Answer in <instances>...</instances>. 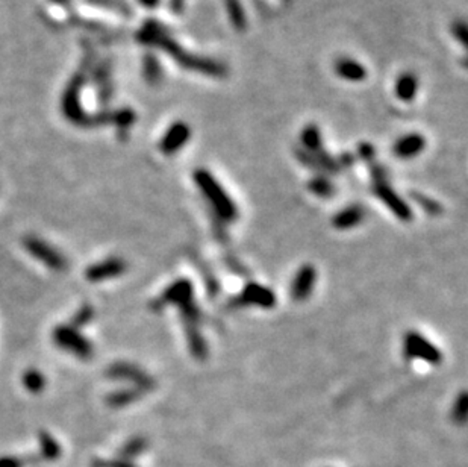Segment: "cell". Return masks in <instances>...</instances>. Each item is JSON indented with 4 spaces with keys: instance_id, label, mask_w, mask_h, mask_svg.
Wrapping results in <instances>:
<instances>
[{
    "instance_id": "6da1fadb",
    "label": "cell",
    "mask_w": 468,
    "mask_h": 467,
    "mask_svg": "<svg viewBox=\"0 0 468 467\" xmlns=\"http://www.w3.org/2000/svg\"><path fill=\"white\" fill-rule=\"evenodd\" d=\"M194 182L199 187L202 194L207 198L212 209L215 211L218 218L223 222H233L238 217V208L231 196L224 192L223 185L212 174L199 169L194 172Z\"/></svg>"
},
{
    "instance_id": "7a4b0ae2",
    "label": "cell",
    "mask_w": 468,
    "mask_h": 467,
    "mask_svg": "<svg viewBox=\"0 0 468 467\" xmlns=\"http://www.w3.org/2000/svg\"><path fill=\"white\" fill-rule=\"evenodd\" d=\"M52 339L58 348L76 355L80 360H90L94 352L91 343L70 325L56 326L54 330Z\"/></svg>"
},
{
    "instance_id": "3957f363",
    "label": "cell",
    "mask_w": 468,
    "mask_h": 467,
    "mask_svg": "<svg viewBox=\"0 0 468 467\" xmlns=\"http://www.w3.org/2000/svg\"><path fill=\"white\" fill-rule=\"evenodd\" d=\"M403 352L406 358L421 360L429 364H440L443 361V354L435 345H432L426 337L415 331H409L403 339Z\"/></svg>"
},
{
    "instance_id": "277c9868",
    "label": "cell",
    "mask_w": 468,
    "mask_h": 467,
    "mask_svg": "<svg viewBox=\"0 0 468 467\" xmlns=\"http://www.w3.org/2000/svg\"><path fill=\"white\" fill-rule=\"evenodd\" d=\"M25 249L35 257L38 261H41L43 264L47 266L49 269L56 270V272H62V270L67 269V260H65L64 255L54 249L45 240H41L38 237H27L25 238Z\"/></svg>"
},
{
    "instance_id": "5b68a950",
    "label": "cell",
    "mask_w": 468,
    "mask_h": 467,
    "mask_svg": "<svg viewBox=\"0 0 468 467\" xmlns=\"http://www.w3.org/2000/svg\"><path fill=\"white\" fill-rule=\"evenodd\" d=\"M231 304H233L237 308L238 306L257 305L264 310H270L276 305V295L268 287L259 286L257 282H250L247 284L239 295L232 299Z\"/></svg>"
},
{
    "instance_id": "8992f818",
    "label": "cell",
    "mask_w": 468,
    "mask_h": 467,
    "mask_svg": "<svg viewBox=\"0 0 468 467\" xmlns=\"http://www.w3.org/2000/svg\"><path fill=\"white\" fill-rule=\"evenodd\" d=\"M375 193L377 198L391 209V213L394 216H397L400 220L403 222L411 220L412 218L411 208H409L408 203L388 185V182L385 181V178L375 179Z\"/></svg>"
},
{
    "instance_id": "52a82bcc",
    "label": "cell",
    "mask_w": 468,
    "mask_h": 467,
    "mask_svg": "<svg viewBox=\"0 0 468 467\" xmlns=\"http://www.w3.org/2000/svg\"><path fill=\"white\" fill-rule=\"evenodd\" d=\"M106 374L113 379H124V381H130L134 384V387H137V389H140L143 391H148L155 387V379H152L148 374H145V372L138 369L130 363H115L108 369Z\"/></svg>"
},
{
    "instance_id": "ba28073f",
    "label": "cell",
    "mask_w": 468,
    "mask_h": 467,
    "mask_svg": "<svg viewBox=\"0 0 468 467\" xmlns=\"http://www.w3.org/2000/svg\"><path fill=\"white\" fill-rule=\"evenodd\" d=\"M189 302H193V286L188 280H179L176 282H173L170 287H168L159 299L153 301L150 304L152 310L159 311L167 304H174L178 305L179 308Z\"/></svg>"
},
{
    "instance_id": "9c48e42d",
    "label": "cell",
    "mask_w": 468,
    "mask_h": 467,
    "mask_svg": "<svg viewBox=\"0 0 468 467\" xmlns=\"http://www.w3.org/2000/svg\"><path fill=\"white\" fill-rule=\"evenodd\" d=\"M317 282V270L311 264H305L297 270L291 284V296L296 302H303L311 296Z\"/></svg>"
},
{
    "instance_id": "30bf717a",
    "label": "cell",
    "mask_w": 468,
    "mask_h": 467,
    "mask_svg": "<svg viewBox=\"0 0 468 467\" xmlns=\"http://www.w3.org/2000/svg\"><path fill=\"white\" fill-rule=\"evenodd\" d=\"M124 270H126V262L121 258H108L97 262V264L90 266L86 269L85 276L91 282H100L123 275Z\"/></svg>"
},
{
    "instance_id": "8fae6325",
    "label": "cell",
    "mask_w": 468,
    "mask_h": 467,
    "mask_svg": "<svg viewBox=\"0 0 468 467\" xmlns=\"http://www.w3.org/2000/svg\"><path fill=\"white\" fill-rule=\"evenodd\" d=\"M189 135H191V130H189L187 123L184 122L174 123V125L167 130L163 141H161V150H163L165 155H173V153H176L182 146L188 141Z\"/></svg>"
},
{
    "instance_id": "7c38bea8",
    "label": "cell",
    "mask_w": 468,
    "mask_h": 467,
    "mask_svg": "<svg viewBox=\"0 0 468 467\" xmlns=\"http://www.w3.org/2000/svg\"><path fill=\"white\" fill-rule=\"evenodd\" d=\"M424 146H426V140H424L421 134H406L400 137L396 144H394V153L401 159L414 158L421 153Z\"/></svg>"
},
{
    "instance_id": "4fadbf2b",
    "label": "cell",
    "mask_w": 468,
    "mask_h": 467,
    "mask_svg": "<svg viewBox=\"0 0 468 467\" xmlns=\"http://www.w3.org/2000/svg\"><path fill=\"white\" fill-rule=\"evenodd\" d=\"M365 218V209L361 205H349L340 209L332 218L334 228L340 231L352 229L355 226L361 225Z\"/></svg>"
},
{
    "instance_id": "5bb4252c",
    "label": "cell",
    "mask_w": 468,
    "mask_h": 467,
    "mask_svg": "<svg viewBox=\"0 0 468 467\" xmlns=\"http://www.w3.org/2000/svg\"><path fill=\"white\" fill-rule=\"evenodd\" d=\"M335 70L342 79L350 82L364 81L365 76H367V70L364 69V65L352 60V58H341V60L336 61Z\"/></svg>"
},
{
    "instance_id": "9a60e30c",
    "label": "cell",
    "mask_w": 468,
    "mask_h": 467,
    "mask_svg": "<svg viewBox=\"0 0 468 467\" xmlns=\"http://www.w3.org/2000/svg\"><path fill=\"white\" fill-rule=\"evenodd\" d=\"M143 393L144 391L137 389V387H130V389H124V390L111 393V395L106 398V402L111 408H123L135 402L137 399H140L143 396Z\"/></svg>"
},
{
    "instance_id": "2e32d148",
    "label": "cell",
    "mask_w": 468,
    "mask_h": 467,
    "mask_svg": "<svg viewBox=\"0 0 468 467\" xmlns=\"http://www.w3.org/2000/svg\"><path fill=\"white\" fill-rule=\"evenodd\" d=\"M38 442H40V458L41 459H46V462H55L61 457V446L60 443H58L52 435L49 433L41 431L38 435Z\"/></svg>"
},
{
    "instance_id": "e0dca14e",
    "label": "cell",
    "mask_w": 468,
    "mask_h": 467,
    "mask_svg": "<svg viewBox=\"0 0 468 467\" xmlns=\"http://www.w3.org/2000/svg\"><path fill=\"white\" fill-rule=\"evenodd\" d=\"M185 332H187V339L189 343V349H191V352L196 358H199V360L207 358L208 346H207V343H204L202 334L197 331V326L185 325Z\"/></svg>"
},
{
    "instance_id": "ac0fdd59",
    "label": "cell",
    "mask_w": 468,
    "mask_h": 467,
    "mask_svg": "<svg viewBox=\"0 0 468 467\" xmlns=\"http://www.w3.org/2000/svg\"><path fill=\"white\" fill-rule=\"evenodd\" d=\"M417 89H419V81L411 73H405L399 78L396 84V93L401 100H411L417 94Z\"/></svg>"
},
{
    "instance_id": "d6986e66",
    "label": "cell",
    "mask_w": 468,
    "mask_h": 467,
    "mask_svg": "<svg viewBox=\"0 0 468 467\" xmlns=\"http://www.w3.org/2000/svg\"><path fill=\"white\" fill-rule=\"evenodd\" d=\"M145 449H148V440L143 439V437H134V439L123 444L119 458L124 459V462H130V459L141 455Z\"/></svg>"
},
{
    "instance_id": "ffe728a7",
    "label": "cell",
    "mask_w": 468,
    "mask_h": 467,
    "mask_svg": "<svg viewBox=\"0 0 468 467\" xmlns=\"http://www.w3.org/2000/svg\"><path fill=\"white\" fill-rule=\"evenodd\" d=\"M23 384L29 391L34 393V395H38V393L46 387V378L41 372L31 369L23 375Z\"/></svg>"
},
{
    "instance_id": "44dd1931",
    "label": "cell",
    "mask_w": 468,
    "mask_h": 467,
    "mask_svg": "<svg viewBox=\"0 0 468 467\" xmlns=\"http://www.w3.org/2000/svg\"><path fill=\"white\" fill-rule=\"evenodd\" d=\"M308 187L314 194L318 196V198H331L335 192L332 182L326 176H316L314 179H311Z\"/></svg>"
},
{
    "instance_id": "7402d4cb",
    "label": "cell",
    "mask_w": 468,
    "mask_h": 467,
    "mask_svg": "<svg viewBox=\"0 0 468 467\" xmlns=\"http://www.w3.org/2000/svg\"><path fill=\"white\" fill-rule=\"evenodd\" d=\"M302 141L303 146L306 148L309 153L311 152H318L320 150V146H321V138H320V133L316 126H308L302 134Z\"/></svg>"
},
{
    "instance_id": "603a6c76",
    "label": "cell",
    "mask_w": 468,
    "mask_h": 467,
    "mask_svg": "<svg viewBox=\"0 0 468 467\" xmlns=\"http://www.w3.org/2000/svg\"><path fill=\"white\" fill-rule=\"evenodd\" d=\"M93 317H94L93 306L91 305H84V306H80V308L76 311V315L73 316L70 326L75 328V330H79V328L89 325L93 320Z\"/></svg>"
},
{
    "instance_id": "cb8c5ba5",
    "label": "cell",
    "mask_w": 468,
    "mask_h": 467,
    "mask_svg": "<svg viewBox=\"0 0 468 467\" xmlns=\"http://www.w3.org/2000/svg\"><path fill=\"white\" fill-rule=\"evenodd\" d=\"M467 393L463 391L459 395V398L456 399L455 405H453V410H452V419L455 420L456 423H465L467 420Z\"/></svg>"
},
{
    "instance_id": "d4e9b609",
    "label": "cell",
    "mask_w": 468,
    "mask_h": 467,
    "mask_svg": "<svg viewBox=\"0 0 468 467\" xmlns=\"http://www.w3.org/2000/svg\"><path fill=\"white\" fill-rule=\"evenodd\" d=\"M27 463L36 464L38 463V459H36L35 455L29 457V458H21V457H16V455L0 457V467H25Z\"/></svg>"
},
{
    "instance_id": "484cf974",
    "label": "cell",
    "mask_w": 468,
    "mask_h": 467,
    "mask_svg": "<svg viewBox=\"0 0 468 467\" xmlns=\"http://www.w3.org/2000/svg\"><path fill=\"white\" fill-rule=\"evenodd\" d=\"M414 199L417 203H419V205L423 207V209L426 211L429 216L441 214V205L438 202H435L434 199H429V198H426V196L417 194V193L414 194Z\"/></svg>"
},
{
    "instance_id": "4316f807",
    "label": "cell",
    "mask_w": 468,
    "mask_h": 467,
    "mask_svg": "<svg viewBox=\"0 0 468 467\" xmlns=\"http://www.w3.org/2000/svg\"><path fill=\"white\" fill-rule=\"evenodd\" d=\"M93 467H135L130 462H124V459H97Z\"/></svg>"
},
{
    "instance_id": "83f0119b",
    "label": "cell",
    "mask_w": 468,
    "mask_h": 467,
    "mask_svg": "<svg viewBox=\"0 0 468 467\" xmlns=\"http://www.w3.org/2000/svg\"><path fill=\"white\" fill-rule=\"evenodd\" d=\"M156 2H158V0H143V3H144L145 6H155Z\"/></svg>"
}]
</instances>
